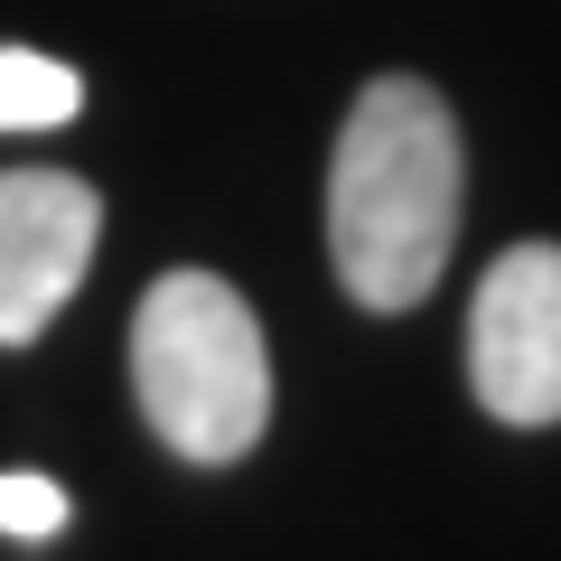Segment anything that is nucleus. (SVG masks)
Masks as SVG:
<instances>
[{"instance_id": "f257e3e1", "label": "nucleus", "mask_w": 561, "mask_h": 561, "mask_svg": "<svg viewBox=\"0 0 561 561\" xmlns=\"http://www.w3.org/2000/svg\"><path fill=\"white\" fill-rule=\"evenodd\" d=\"M459 122L421 76H383L356 94L328 169V253L365 309H412L449 272L459 243Z\"/></svg>"}, {"instance_id": "f03ea898", "label": "nucleus", "mask_w": 561, "mask_h": 561, "mask_svg": "<svg viewBox=\"0 0 561 561\" xmlns=\"http://www.w3.org/2000/svg\"><path fill=\"white\" fill-rule=\"evenodd\" d=\"M131 383L140 412L179 459H243L272 412V356H262V319L243 309L234 280L216 272H169L150 280V300L131 319Z\"/></svg>"}, {"instance_id": "7ed1b4c3", "label": "nucleus", "mask_w": 561, "mask_h": 561, "mask_svg": "<svg viewBox=\"0 0 561 561\" xmlns=\"http://www.w3.org/2000/svg\"><path fill=\"white\" fill-rule=\"evenodd\" d=\"M468 383L496 421H561V243H515L486 262L468 309Z\"/></svg>"}, {"instance_id": "20e7f679", "label": "nucleus", "mask_w": 561, "mask_h": 561, "mask_svg": "<svg viewBox=\"0 0 561 561\" xmlns=\"http://www.w3.org/2000/svg\"><path fill=\"white\" fill-rule=\"evenodd\" d=\"M103 206L66 169H0V346H28L94 262Z\"/></svg>"}, {"instance_id": "39448f33", "label": "nucleus", "mask_w": 561, "mask_h": 561, "mask_svg": "<svg viewBox=\"0 0 561 561\" xmlns=\"http://www.w3.org/2000/svg\"><path fill=\"white\" fill-rule=\"evenodd\" d=\"M84 84L66 76L38 47H0V131H47V122H76Z\"/></svg>"}, {"instance_id": "423d86ee", "label": "nucleus", "mask_w": 561, "mask_h": 561, "mask_svg": "<svg viewBox=\"0 0 561 561\" xmlns=\"http://www.w3.org/2000/svg\"><path fill=\"white\" fill-rule=\"evenodd\" d=\"M0 534H10V542L66 534V486H57V478H28V468H10V478H0Z\"/></svg>"}]
</instances>
